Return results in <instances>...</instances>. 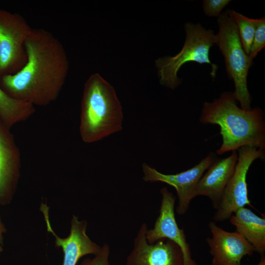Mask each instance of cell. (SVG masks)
Segmentation results:
<instances>
[{
  "instance_id": "7c38bea8",
  "label": "cell",
  "mask_w": 265,
  "mask_h": 265,
  "mask_svg": "<svg viewBox=\"0 0 265 265\" xmlns=\"http://www.w3.org/2000/svg\"><path fill=\"white\" fill-rule=\"evenodd\" d=\"M49 207L42 204L41 210L46 221L47 231L55 238V244L62 248L63 252L62 265H77L79 260L87 255H95L101 246L93 241L86 234L87 222L80 220L73 215L71 221L69 236L62 238L57 236L53 230L49 220Z\"/></svg>"
},
{
  "instance_id": "9c48e42d",
  "label": "cell",
  "mask_w": 265,
  "mask_h": 265,
  "mask_svg": "<svg viewBox=\"0 0 265 265\" xmlns=\"http://www.w3.org/2000/svg\"><path fill=\"white\" fill-rule=\"evenodd\" d=\"M148 228L143 223L133 240V248L126 260V265H184L180 247L172 240L160 239L149 243L146 238Z\"/></svg>"
},
{
  "instance_id": "e0dca14e",
  "label": "cell",
  "mask_w": 265,
  "mask_h": 265,
  "mask_svg": "<svg viewBox=\"0 0 265 265\" xmlns=\"http://www.w3.org/2000/svg\"><path fill=\"white\" fill-rule=\"evenodd\" d=\"M231 14L237 25L243 49L249 55L256 28L257 19L248 18L234 10H231Z\"/></svg>"
},
{
  "instance_id": "3957f363",
  "label": "cell",
  "mask_w": 265,
  "mask_h": 265,
  "mask_svg": "<svg viewBox=\"0 0 265 265\" xmlns=\"http://www.w3.org/2000/svg\"><path fill=\"white\" fill-rule=\"evenodd\" d=\"M121 104L113 87L99 74L89 77L81 103L80 132L83 141H99L122 129Z\"/></svg>"
},
{
  "instance_id": "ba28073f",
  "label": "cell",
  "mask_w": 265,
  "mask_h": 265,
  "mask_svg": "<svg viewBox=\"0 0 265 265\" xmlns=\"http://www.w3.org/2000/svg\"><path fill=\"white\" fill-rule=\"evenodd\" d=\"M214 160L213 154L210 153L194 166L175 174H163L144 163L143 179L145 182H163L174 187L178 198L175 212L178 214L183 215L187 211L191 201L195 197L199 181Z\"/></svg>"
},
{
  "instance_id": "4fadbf2b",
  "label": "cell",
  "mask_w": 265,
  "mask_h": 265,
  "mask_svg": "<svg viewBox=\"0 0 265 265\" xmlns=\"http://www.w3.org/2000/svg\"><path fill=\"white\" fill-rule=\"evenodd\" d=\"M19 149L10 129L0 119V204H9L16 190L20 176Z\"/></svg>"
},
{
  "instance_id": "44dd1931",
  "label": "cell",
  "mask_w": 265,
  "mask_h": 265,
  "mask_svg": "<svg viewBox=\"0 0 265 265\" xmlns=\"http://www.w3.org/2000/svg\"><path fill=\"white\" fill-rule=\"evenodd\" d=\"M6 232L5 228L0 217V242L2 244L3 235Z\"/></svg>"
},
{
  "instance_id": "5bb4252c",
  "label": "cell",
  "mask_w": 265,
  "mask_h": 265,
  "mask_svg": "<svg viewBox=\"0 0 265 265\" xmlns=\"http://www.w3.org/2000/svg\"><path fill=\"white\" fill-rule=\"evenodd\" d=\"M238 157L237 151H233L229 157L215 160L199 181L195 190V197H207L213 207L216 209L234 172Z\"/></svg>"
},
{
  "instance_id": "7402d4cb",
  "label": "cell",
  "mask_w": 265,
  "mask_h": 265,
  "mask_svg": "<svg viewBox=\"0 0 265 265\" xmlns=\"http://www.w3.org/2000/svg\"><path fill=\"white\" fill-rule=\"evenodd\" d=\"M257 265H265V258L262 256L260 262Z\"/></svg>"
},
{
  "instance_id": "30bf717a",
  "label": "cell",
  "mask_w": 265,
  "mask_h": 265,
  "mask_svg": "<svg viewBox=\"0 0 265 265\" xmlns=\"http://www.w3.org/2000/svg\"><path fill=\"white\" fill-rule=\"evenodd\" d=\"M161 195L159 212L154 227L146 231V238L149 243L153 244L158 240L167 238L175 243L181 249L184 265H197L191 257L189 244L186 240L183 228H180L175 214L176 198L166 187L160 190Z\"/></svg>"
},
{
  "instance_id": "5b68a950",
  "label": "cell",
  "mask_w": 265,
  "mask_h": 265,
  "mask_svg": "<svg viewBox=\"0 0 265 265\" xmlns=\"http://www.w3.org/2000/svg\"><path fill=\"white\" fill-rule=\"evenodd\" d=\"M219 30L216 34V44L223 55L229 78L235 85L234 96L240 108L251 109L252 97L247 87V76L253 59L247 55L241 45L237 25L227 9L217 19Z\"/></svg>"
},
{
  "instance_id": "7a4b0ae2",
  "label": "cell",
  "mask_w": 265,
  "mask_h": 265,
  "mask_svg": "<svg viewBox=\"0 0 265 265\" xmlns=\"http://www.w3.org/2000/svg\"><path fill=\"white\" fill-rule=\"evenodd\" d=\"M233 92L222 93L212 102H205L200 118L204 125H217L222 143L216 154L237 151L243 146L265 148L264 113L259 107H239Z\"/></svg>"
},
{
  "instance_id": "ffe728a7",
  "label": "cell",
  "mask_w": 265,
  "mask_h": 265,
  "mask_svg": "<svg viewBox=\"0 0 265 265\" xmlns=\"http://www.w3.org/2000/svg\"><path fill=\"white\" fill-rule=\"evenodd\" d=\"M231 1L230 0H204L203 1L204 12L210 17L219 16L222 10Z\"/></svg>"
},
{
  "instance_id": "6da1fadb",
  "label": "cell",
  "mask_w": 265,
  "mask_h": 265,
  "mask_svg": "<svg viewBox=\"0 0 265 265\" xmlns=\"http://www.w3.org/2000/svg\"><path fill=\"white\" fill-rule=\"evenodd\" d=\"M27 60L14 74L0 78L11 97L33 106H47L58 98L65 84L69 61L61 42L43 28H32L25 43Z\"/></svg>"
},
{
  "instance_id": "603a6c76",
  "label": "cell",
  "mask_w": 265,
  "mask_h": 265,
  "mask_svg": "<svg viewBox=\"0 0 265 265\" xmlns=\"http://www.w3.org/2000/svg\"><path fill=\"white\" fill-rule=\"evenodd\" d=\"M3 249H2V244L0 242V255L1 253L2 252Z\"/></svg>"
},
{
  "instance_id": "8fae6325",
  "label": "cell",
  "mask_w": 265,
  "mask_h": 265,
  "mask_svg": "<svg viewBox=\"0 0 265 265\" xmlns=\"http://www.w3.org/2000/svg\"><path fill=\"white\" fill-rule=\"evenodd\" d=\"M212 234L206 241L212 256L211 265H241L246 256H252L254 250L251 244L237 231H226L214 221L209 223Z\"/></svg>"
},
{
  "instance_id": "9a60e30c",
  "label": "cell",
  "mask_w": 265,
  "mask_h": 265,
  "mask_svg": "<svg viewBox=\"0 0 265 265\" xmlns=\"http://www.w3.org/2000/svg\"><path fill=\"white\" fill-rule=\"evenodd\" d=\"M231 223L253 247L254 252L263 256L265 252V217H260L245 207L229 218Z\"/></svg>"
},
{
  "instance_id": "2e32d148",
  "label": "cell",
  "mask_w": 265,
  "mask_h": 265,
  "mask_svg": "<svg viewBox=\"0 0 265 265\" xmlns=\"http://www.w3.org/2000/svg\"><path fill=\"white\" fill-rule=\"evenodd\" d=\"M35 112L34 106L11 97L0 86V119L7 128L26 120Z\"/></svg>"
},
{
  "instance_id": "d6986e66",
  "label": "cell",
  "mask_w": 265,
  "mask_h": 265,
  "mask_svg": "<svg viewBox=\"0 0 265 265\" xmlns=\"http://www.w3.org/2000/svg\"><path fill=\"white\" fill-rule=\"evenodd\" d=\"M110 250L109 245L104 243L100 251L92 258L83 259L80 265H110L109 256Z\"/></svg>"
},
{
  "instance_id": "277c9868",
  "label": "cell",
  "mask_w": 265,
  "mask_h": 265,
  "mask_svg": "<svg viewBox=\"0 0 265 265\" xmlns=\"http://www.w3.org/2000/svg\"><path fill=\"white\" fill-rule=\"evenodd\" d=\"M186 39L180 52L174 56L159 57L156 66L160 84L174 89L181 83L177 76L181 67L185 63L195 62L211 66V76L215 78L218 66L211 62L209 53L216 42V34L211 29H207L200 24L187 22L185 24Z\"/></svg>"
},
{
  "instance_id": "8992f818",
  "label": "cell",
  "mask_w": 265,
  "mask_h": 265,
  "mask_svg": "<svg viewBox=\"0 0 265 265\" xmlns=\"http://www.w3.org/2000/svg\"><path fill=\"white\" fill-rule=\"evenodd\" d=\"M32 29L22 15L0 9V79L26 64L25 43Z\"/></svg>"
},
{
  "instance_id": "52a82bcc",
  "label": "cell",
  "mask_w": 265,
  "mask_h": 265,
  "mask_svg": "<svg viewBox=\"0 0 265 265\" xmlns=\"http://www.w3.org/2000/svg\"><path fill=\"white\" fill-rule=\"evenodd\" d=\"M234 172L228 182L213 219L214 222L229 219L238 209L251 206L248 196L246 176L254 161L265 159V149L243 146L238 149Z\"/></svg>"
},
{
  "instance_id": "ac0fdd59",
  "label": "cell",
  "mask_w": 265,
  "mask_h": 265,
  "mask_svg": "<svg viewBox=\"0 0 265 265\" xmlns=\"http://www.w3.org/2000/svg\"><path fill=\"white\" fill-rule=\"evenodd\" d=\"M265 46V18L257 19L256 28L251 45L249 57L253 59Z\"/></svg>"
}]
</instances>
